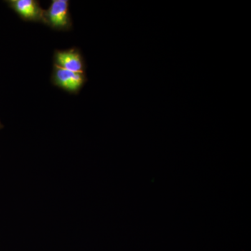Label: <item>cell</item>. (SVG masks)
<instances>
[{
    "instance_id": "cell-1",
    "label": "cell",
    "mask_w": 251,
    "mask_h": 251,
    "mask_svg": "<svg viewBox=\"0 0 251 251\" xmlns=\"http://www.w3.org/2000/svg\"><path fill=\"white\" fill-rule=\"evenodd\" d=\"M45 20L46 25L55 30L72 29L73 23L69 11V1L52 0L49 9L45 10Z\"/></svg>"
},
{
    "instance_id": "cell-2",
    "label": "cell",
    "mask_w": 251,
    "mask_h": 251,
    "mask_svg": "<svg viewBox=\"0 0 251 251\" xmlns=\"http://www.w3.org/2000/svg\"><path fill=\"white\" fill-rule=\"evenodd\" d=\"M52 84L70 94H77L87 81L85 73L66 70L54 65L51 77Z\"/></svg>"
},
{
    "instance_id": "cell-4",
    "label": "cell",
    "mask_w": 251,
    "mask_h": 251,
    "mask_svg": "<svg viewBox=\"0 0 251 251\" xmlns=\"http://www.w3.org/2000/svg\"><path fill=\"white\" fill-rule=\"evenodd\" d=\"M54 65L66 70L85 73V61L78 49L56 50L54 54Z\"/></svg>"
},
{
    "instance_id": "cell-3",
    "label": "cell",
    "mask_w": 251,
    "mask_h": 251,
    "mask_svg": "<svg viewBox=\"0 0 251 251\" xmlns=\"http://www.w3.org/2000/svg\"><path fill=\"white\" fill-rule=\"evenodd\" d=\"M6 3L23 21L42 23L46 25L45 10L41 8L39 1L9 0Z\"/></svg>"
},
{
    "instance_id": "cell-5",
    "label": "cell",
    "mask_w": 251,
    "mask_h": 251,
    "mask_svg": "<svg viewBox=\"0 0 251 251\" xmlns=\"http://www.w3.org/2000/svg\"><path fill=\"white\" fill-rule=\"evenodd\" d=\"M2 128V125H1V122H0V128Z\"/></svg>"
}]
</instances>
